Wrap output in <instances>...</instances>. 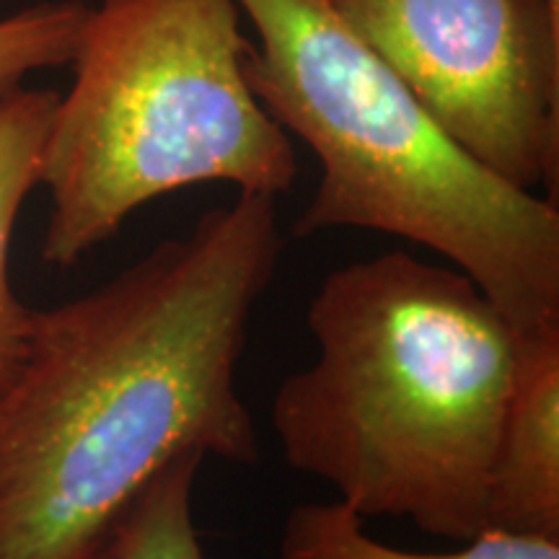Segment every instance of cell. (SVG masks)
Instances as JSON below:
<instances>
[{"label":"cell","instance_id":"4","mask_svg":"<svg viewBox=\"0 0 559 559\" xmlns=\"http://www.w3.org/2000/svg\"><path fill=\"white\" fill-rule=\"evenodd\" d=\"M236 0H99L41 156V260L73 267L148 202L198 185L280 198L293 138L257 99Z\"/></svg>","mask_w":559,"mask_h":559},{"label":"cell","instance_id":"10","mask_svg":"<svg viewBox=\"0 0 559 559\" xmlns=\"http://www.w3.org/2000/svg\"><path fill=\"white\" fill-rule=\"evenodd\" d=\"M86 13L83 0H45L0 19V96L32 73L70 66Z\"/></svg>","mask_w":559,"mask_h":559},{"label":"cell","instance_id":"3","mask_svg":"<svg viewBox=\"0 0 559 559\" xmlns=\"http://www.w3.org/2000/svg\"><path fill=\"white\" fill-rule=\"evenodd\" d=\"M257 34L247 75L319 160L293 223L396 236L445 257L515 330L559 324V207L461 148L407 83L321 0H236Z\"/></svg>","mask_w":559,"mask_h":559},{"label":"cell","instance_id":"5","mask_svg":"<svg viewBox=\"0 0 559 559\" xmlns=\"http://www.w3.org/2000/svg\"><path fill=\"white\" fill-rule=\"evenodd\" d=\"M487 169L557 200L559 9L549 0H321Z\"/></svg>","mask_w":559,"mask_h":559},{"label":"cell","instance_id":"8","mask_svg":"<svg viewBox=\"0 0 559 559\" xmlns=\"http://www.w3.org/2000/svg\"><path fill=\"white\" fill-rule=\"evenodd\" d=\"M277 559H559V539L485 528L459 549L430 555L373 539L345 502H300L285 519Z\"/></svg>","mask_w":559,"mask_h":559},{"label":"cell","instance_id":"1","mask_svg":"<svg viewBox=\"0 0 559 559\" xmlns=\"http://www.w3.org/2000/svg\"><path fill=\"white\" fill-rule=\"evenodd\" d=\"M280 254L277 200L239 192L99 288L34 309L0 396V559H104L187 451L260 464L239 366Z\"/></svg>","mask_w":559,"mask_h":559},{"label":"cell","instance_id":"9","mask_svg":"<svg viewBox=\"0 0 559 559\" xmlns=\"http://www.w3.org/2000/svg\"><path fill=\"white\" fill-rule=\"evenodd\" d=\"M202 461L187 451L166 464L122 515L104 559H207L192 510Z\"/></svg>","mask_w":559,"mask_h":559},{"label":"cell","instance_id":"11","mask_svg":"<svg viewBox=\"0 0 559 559\" xmlns=\"http://www.w3.org/2000/svg\"><path fill=\"white\" fill-rule=\"evenodd\" d=\"M549 3H551V5H555V9H559V0H549Z\"/></svg>","mask_w":559,"mask_h":559},{"label":"cell","instance_id":"7","mask_svg":"<svg viewBox=\"0 0 559 559\" xmlns=\"http://www.w3.org/2000/svg\"><path fill=\"white\" fill-rule=\"evenodd\" d=\"M58 91L19 86L0 96V396L24 366L34 309L11 277V243L21 207L39 187L41 156Z\"/></svg>","mask_w":559,"mask_h":559},{"label":"cell","instance_id":"6","mask_svg":"<svg viewBox=\"0 0 559 559\" xmlns=\"http://www.w3.org/2000/svg\"><path fill=\"white\" fill-rule=\"evenodd\" d=\"M487 528L559 539V324L519 330Z\"/></svg>","mask_w":559,"mask_h":559},{"label":"cell","instance_id":"2","mask_svg":"<svg viewBox=\"0 0 559 559\" xmlns=\"http://www.w3.org/2000/svg\"><path fill=\"white\" fill-rule=\"evenodd\" d=\"M306 326L317 355L270 404L285 464L362 519L481 534L519 349L506 313L456 267L386 251L321 280Z\"/></svg>","mask_w":559,"mask_h":559}]
</instances>
